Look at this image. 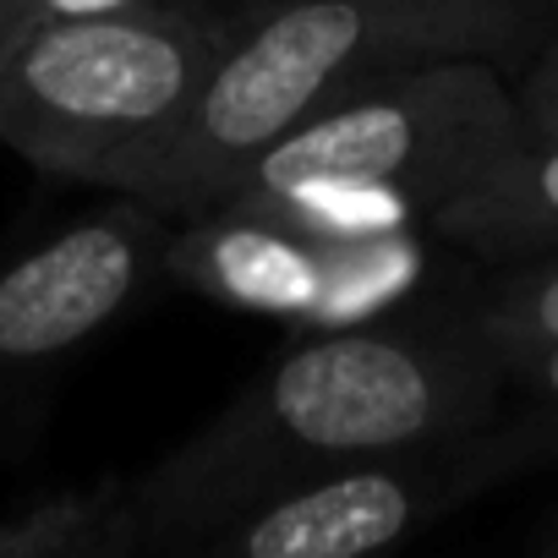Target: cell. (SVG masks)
<instances>
[{
    "mask_svg": "<svg viewBox=\"0 0 558 558\" xmlns=\"http://www.w3.org/2000/svg\"><path fill=\"white\" fill-rule=\"evenodd\" d=\"M509 389L471 307L296 335L208 427L132 476L143 558H192L279 493L367 454L482 427Z\"/></svg>",
    "mask_w": 558,
    "mask_h": 558,
    "instance_id": "obj_1",
    "label": "cell"
},
{
    "mask_svg": "<svg viewBox=\"0 0 558 558\" xmlns=\"http://www.w3.org/2000/svg\"><path fill=\"white\" fill-rule=\"evenodd\" d=\"M558 23V0H263L192 105L137 203L181 219L208 208L268 143L307 116L433 61L514 72Z\"/></svg>",
    "mask_w": 558,
    "mask_h": 558,
    "instance_id": "obj_2",
    "label": "cell"
},
{
    "mask_svg": "<svg viewBox=\"0 0 558 558\" xmlns=\"http://www.w3.org/2000/svg\"><path fill=\"white\" fill-rule=\"evenodd\" d=\"M230 39L235 17L214 0L45 23L0 56V143L50 175L137 197Z\"/></svg>",
    "mask_w": 558,
    "mask_h": 558,
    "instance_id": "obj_3",
    "label": "cell"
},
{
    "mask_svg": "<svg viewBox=\"0 0 558 558\" xmlns=\"http://www.w3.org/2000/svg\"><path fill=\"white\" fill-rule=\"evenodd\" d=\"M165 279L197 291L214 307L274 318L296 335L471 307L482 286L476 257L433 230L329 241L225 203L170 219Z\"/></svg>",
    "mask_w": 558,
    "mask_h": 558,
    "instance_id": "obj_4",
    "label": "cell"
},
{
    "mask_svg": "<svg viewBox=\"0 0 558 558\" xmlns=\"http://www.w3.org/2000/svg\"><path fill=\"white\" fill-rule=\"evenodd\" d=\"M525 143V121L509 72L493 61H433L384 77L268 143L225 192L286 181H351L384 186L411 203L427 230L433 214L482 181ZM219 192V197H225Z\"/></svg>",
    "mask_w": 558,
    "mask_h": 558,
    "instance_id": "obj_5",
    "label": "cell"
},
{
    "mask_svg": "<svg viewBox=\"0 0 558 558\" xmlns=\"http://www.w3.org/2000/svg\"><path fill=\"white\" fill-rule=\"evenodd\" d=\"M553 449L558 427L536 411L520 422L493 416L482 427L384 449L225 525L203 558H367L422 525L449 520L460 504L520 476Z\"/></svg>",
    "mask_w": 558,
    "mask_h": 558,
    "instance_id": "obj_6",
    "label": "cell"
},
{
    "mask_svg": "<svg viewBox=\"0 0 558 558\" xmlns=\"http://www.w3.org/2000/svg\"><path fill=\"white\" fill-rule=\"evenodd\" d=\"M170 214L121 197L0 268V433H28L56 373L165 274Z\"/></svg>",
    "mask_w": 558,
    "mask_h": 558,
    "instance_id": "obj_7",
    "label": "cell"
},
{
    "mask_svg": "<svg viewBox=\"0 0 558 558\" xmlns=\"http://www.w3.org/2000/svg\"><path fill=\"white\" fill-rule=\"evenodd\" d=\"M433 235L493 268L558 252V137H525L433 214Z\"/></svg>",
    "mask_w": 558,
    "mask_h": 558,
    "instance_id": "obj_8",
    "label": "cell"
},
{
    "mask_svg": "<svg viewBox=\"0 0 558 558\" xmlns=\"http://www.w3.org/2000/svg\"><path fill=\"white\" fill-rule=\"evenodd\" d=\"M0 558H143L132 476L61 487L0 514Z\"/></svg>",
    "mask_w": 558,
    "mask_h": 558,
    "instance_id": "obj_9",
    "label": "cell"
},
{
    "mask_svg": "<svg viewBox=\"0 0 558 558\" xmlns=\"http://www.w3.org/2000/svg\"><path fill=\"white\" fill-rule=\"evenodd\" d=\"M471 318L482 340L504 356L509 378L531 356L558 345V252L498 263V274H487L471 296Z\"/></svg>",
    "mask_w": 558,
    "mask_h": 558,
    "instance_id": "obj_10",
    "label": "cell"
},
{
    "mask_svg": "<svg viewBox=\"0 0 558 558\" xmlns=\"http://www.w3.org/2000/svg\"><path fill=\"white\" fill-rule=\"evenodd\" d=\"M525 137H558V23L542 34V45L509 72Z\"/></svg>",
    "mask_w": 558,
    "mask_h": 558,
    "instance_id": "obj_11",
    "label": "cell"
},
{
    "mask_svg": "<svg viewBox=\"0 0 558 558\" xmlns=\"http://www.w3.org/2000/svg\"><path fill=\"white\" fill-rule=\"evenodd\" d=\"M121 7H137V0H0V56L45 23L99 17V12H121Z\"/></svg>",
    "mask_w": 558,
    "mask_h": 558,
    "instance_id": "obj_12",
    "label": "cell"
},
{
    "mask_svg": "<svg viewBox=\"0 0 558 558\" xmlns=\"http://www.w3.org/2000/svg\"><path fill=\"white\" fill-rule=\"evenodd\" d=\"M509 389H520V395L531 400V411L558 427V345H547L542 356H531V362L509 378Z\"/></svg>",
    "mask_w": 558,
    "mask_h": 558,
    "instance_id": "obj_13",
    "label": "cell"
},
{
    "mask_svg": "<svg viewBox=\"0 0 558 558\" xmlns=\"http://www.w3.org/2000/svg\"><path fill=\"white\" fill-rule=\"evenodd\" d=\"M542 547H547V553H553V558H558V520H553V525H547V536H542Z\"/></svg>",
    "mask_w": 558,
    "mask_h": 558,
    "instance_id": "obj_14",
    "label": "cell"
}]
</instances>
